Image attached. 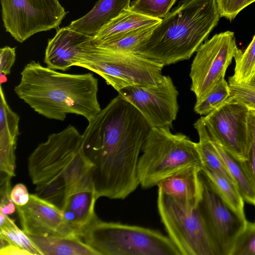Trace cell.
Wrapping results in <instances>:
<instances>
[{"instance_id":"32","label":"cell","mask_w":255,"mask_h":255,"mask_svg":"<svg viewBox=\"0 0 255 255\" xmlns=\"http://www.w3.org/2000/svg\"><path fill=\"white\" fill-rule=\"evenodd\" d=\"M255 0H216L221 17L230 21L237 14Z\"/></svg>"},{"instance_id":"7","label":"cell","mask_w":255,"mask_h":255,"mask_svg":"<svg viewBox=\"0 0 255 255\" xmlns=\"http://www.w3.org/2000/svg\"><path fill=\"white\" fill-rule=\"evenodd\" d=\"M74 66L102 77L118 92L132 86L156 85L162 79V64L132 52L115 51L92 42Z\"/></svg>"},{"instance_id":"22","label":"cell","mask_w":255,"mask_h":255,"mask_svg":"<svg viewBox=\"0 0 255 255\" xmlns=\"http://www.w3.org/2000/svg\"><path fill=\"white\" fill-rule=\"evenodd\" d=\"M161 20L125 9L119 16L102 27L93 37V42L99 44L117 34L155 25Z\"/></svg>"},{"instance_id":"4","label":"cell","mask_w":255,"mask_h":255,"mask_svg":"<svg viewBox=\"0 0 255 255\" xmlns=\"http://www.w3.org/2000/svg\"><path fill=\"white\" fill-rule=\"evenodd\" d=\"M221 17L216 0H184L156 24L133 53L164 66L188 60Z\"/></svg>"},{"instance_id":"26","label":"cell","mask_w":255,"mask_h":255,"mask_svg":"<svg viewBox=\"0 0 255 255\" xmlns=\"http://www.w3.org/2000/svg\"><path fill=\"white\" fill-rule=\"evenodd\" d=\"M234 59V73L229 79L240 83L252 81L255 77V34L244 51L238 49Z\"/></svg>"},{"instance_id":"37","label":"cell","mask_w":255,"mask_h":255,"mask_svg":"<svg viewBox=\"0 0 255 255\" xmlns=\"http://www.w3.org/2000/svg\"></svg>"},{"instance_id":"18","label":"cell","mask_w":255,"mask_h":255,"mask_svg":"<svg viewBox=\"0 0 255 255\" xmlns=\"http://www.w3.org/2000/svg\"><path fill=\"white\" fill-rule=\"evenodd\" d=\"M201 168L193 167L176 173L160 182L158 189L174 199L198 207L203 190Z\"/></svg>"},{"instance_id":"28","label":"cell","mask_w":255,"mask_h":255,"mask_svg":"<svg viewBox=\"0 0 255 255\" xmlns=\"http://www.w3.org/2000/svg\"><path fill=\"white\" fill-rule=\"evenodd\" d=\"M177 0H135L130 4L132 11L149 17L163 18Z\"/></svg>"},{"instance_id":"3","label":"cell","mask_w":255,"mask_h":255,"mask_svg":"<svg viewBox=\"0 0 255 255\" xmlns=\"http://www.w3.org/2000/svg\"><path fill=\"white\" fill-rule=\"evenodd\" d=\"M27 163L35 194L61 210L71 193L92 181L94 165L84 153L82 134L72 125L49 134Z\"/></svg>"},{"instance_id":"14","label":"cell","mask_w":255,"mask_h":255,"mask_svg":"<svg viewBox=\"0 0 255 255\" xmlns=\"http://www.w3.org/2000/svg\"><path fill=\"white\" fill-rule=\"evenodd\" d=\"M15 207L22 230L27 235H76L65 223L62 210L35 194H30L29 200L25 205Z\"/></svg>"},{"instance_id":"21","label":"cell","mask_w":255,"mask_h":255,"mask_svg":"<svg viewBox=\"0 0 255 255\" xmlns=\"http://www.w3.org/2000/svg\"><path fill=\"white\" fill-rule=\"evenodd\" d=\"M27 236L41 255H98L76 235Z\"/></svg>"},{"instance_id":"9","label":"cell","mask_w":255,"mask_h":255,"mask_svg":"<svg viewBox=\"0 0 255 255\" xmlns=\"http://www.w3.org/2000/svg\"><path fill=\"white\" fill-rule=\"evenodd\" d=\"M3 25L22 43L35 33L59 28L67 12L58 0H0Z\"/></svg>"},{"instance_id":"34","label":"cell","mask_w":255,"mask_h":255,"mask_svg":"<svg viewBox=\"0 0 255 255\" xmlns=\"http://www.w3.org/2000/svg\"><path fill=\"white\" fill-rule=\"evenodd\" d=\"M15 47L5 46L0 49V73L9 75L16 59Z\"/></svg>"},{"instance_id":"2","label":"cell","mask_w":255,"mask_h":255,"mask_svg":"<svg viewBox=\"0 0 255 255\" xmlns=\"http://www.w3.org/2000/svg\"><path fill=\"white\" fill-rule=\"evenodd\" d=\"M20 74L15 93L46 118L63 121L67 114H72L88 121L101 110L98 80L91 73H61L32 60Z\"/></svg>"},{"instance_id":"12","label":"cell","mask_w":255,"mask_h":255,"mask_svg":"<svg viewBox=\"0 0 255 255\" xmlns=\"http://www.w3.org/2000/svg\"><path fill=\"white\" fill-rule=\"evenodd\" d=\"M203 190L198 207L215 255H230L235 242L248 220L233 209L202 174Z\"/></svg>"},{"instance_id":"10","label":"cell","mask_w":255,"mask_h":255,"mask_svg":"<svg viewBox=\"0 0 255 255\" xmlns=\"http://www.w3.org/2000/svg\"><path fill=\"white\" fill-rule=\"evenodd\" d=\"M234 32L226 31L214 35L202 43L191 66L190 89L199 102L225 78L226 70L238 50Z\"/></svg>"},{"instance_id":"35","label":"cell","mask_w":255,"mask_h":255,"mask_svg":"<svg viewBox=\"0 0 255 255\" xmlns=\"http://www.w3.org/2000/svg\"><path fill=\"white\" fill-rule=\"evenodd\" d=\"M10 197L15 205L23 206L28 202L30 194L24 184L18 183L11 189Z\"/></svg>"},{"instance_id":"17","label":"cell","mask_w":255,"mask_h":255,"mask_svg":"<svg viewBox=\"0 0 255 255\" xmlns=\"http://www.w3.org/2000/svg\"><path fill=\"white\" fill-rule=\"evenodd\" d=\"M97 199L93 181L78 189L67 198L61 210L65 223L76 235L96 215L94 208Z\"/></svg>"},{"instance_id":"30","label":"cell","mask_w":255,"mask_h":255,"mask_svg":"<svg viewBox=\"0 0 255 255\" xmlns=\"http://www.w3.org/2000/svg\"><path fill=\"white\" fill-rule=\"evenodd\" d=\"M249 126L251 137L250 148L245 161H241L243 169L255 191V111L250 110Z\"/></svg>"},{"instance_id":"20","label":"cell","mask_w":255,"mask_h":255,"mask_svg":"<svg viewBox=\"0 0 255 255\" xmlns=\"http://www.w3.org/2000/svg\"><path fill=\"white\" fill-rule=\"evenodd\" d=\"M0 255H41L28 236L0 211Z\"/></svg>"},{"instance_id":"25","label":"cell","mask_w":255,"mask_h":255,"mask_svg":"<svg viewBox=\"0 0 255 255\" xmlns=\"http://www.w3.org/2000/svg\"><path fill=\"white\" fill-rule=\"evenodd\" d=\"M155 25L121 33L95 45L113 50L133 53L135 47L150 34Z\"/></svg>"},{"instance_id":"33","label":"cell","mask_w":255,"mask_h":255,"mask_svg":"<svg viewBox=\"0 0 255 255\" xmlns=\"http://www.w3.org/2000/svg\"><path fill=\"white\" fill-rule=\"evenodd\" d=\"M9 176H0V211L6 215L12 214L15 210V205L13 202L11 197L10 180Z\"/></svg>"},{"instance_id":"29","label":"cell","mask_w":255,"mask_h":255,"mask_svg":"<svg viewBox=\"0 0 255 255\" xmlns=\"http://www.w3.org/2000/svg\"><path fill=\"white\" fill-rule=\"evenodd\" d=\"M230 255H255V221H248L238 236Z\"/></svg>"},{"instance_id":"6","label":"cell","mask_w":255,"mask_h":255,"mask_svg":"<svg viewBox=\"0 0 255 255\" xmlns=\"http://www.w3.org/2000/svg\"><path fill=\"white\" fill-rule=\"evenodd\" d=\"M78 236L98 255H181L168 236L159 231L105 222L97 215Z\"/></svg>"},{"instance_id":"11","label":"cell","mask_w":255,"mask_h":255,"mask_svg":"<svg viewBox=\"0 0 255 255\" xmlns=\"http://www.w3.org/2000/svg\"><path fill=\"white\" fill-rule=\"evenodd\" d=\"M249 111L245 105L231 95L216 109L202 117L212 137L241 161L246 159L251 141Z\"/></svg>"},{"instance_id":"36","label":"cell","mask_w":255,"mask_h":255,"mask_svg":"<svg viewBox=\"0 0 255 255\" xmlns=\"http://www.w3.org/2000/svg\"><path fill=\"white\" fill-rule=\"evenodd\" d=\"M250 82H255V77L252 81H251Z\"/></svg>"},{"instance_id":"27","label":"cell","mask_w":255,"mask_h":255,"mask_svg":"<svg viewBox=\"0 0 255 255\" xmlns=\"http://www.w3.org/2000/svg\"><path fill=\"white\" fill-rule=\"evenodd\" d=\"M231 95L229 83L222 78L201 101L196 102L194 110L205 116L216 109Z\"/></svg>"},{"instance_id":"5","label":"cell","mask_w":255,"mask_h":255,"mask_svg":"<svg viewBox=\"0 0 255 255\" xmlns=\"http://www.w3.org/2000/svg\"><path fill=\"white\" fill-rule=\"evenodd\" d=\"M169 128H151L137 164L139 185L143 189L157 186L166 178L202 162L194 142Z\"/></svg>"},{"instance_id":"19","label":"cell","mask_w":255,"mask_h":255,"mask_svg":"<svg viewBox=\"0 0 255 255\" xmlns=\"http://www.w3.org/2000/svg\"><path fill=\"white\" fill-rule=\"evenodd\" d=\"M130 0H99L87 14L68 25L71 29L94 37L105 25L128 9Z\"/></svg>"},{"instance_id":"1","label":"cell","mask_w":255,"mask_h":255,"mask_svg":"<svg viewBox=\"0 0 255 255\" xmlns=\"http://www.w3.org/2000/svg\"><path fill=\"white\" fill-rule=\"evenodd\" d=\"M88 121L83 147L94 165L91 176L96 196L123 200L139 185L138 161L150 128L119 95Z\"/></svg>"},{"instance_id":"31","label":"cell","mask_w":255,"mask_h":255,"mask_svg":"<svg viewBox=\"0 0 255 255\" xmlns=\"http://www.w3.org/2000/svg\"><path fill=\"white\" fill-rule=\"evenodd\" d=\"M231 96L245 105L250 110L255 111V83H237L229 79Z\"/></svg>"},{"instance_id":"13","label":"cell","mask_w":255,"mask_h":255,"mask_svg":"<svg viewBox=\"0 0 255 255\" xmlns=\"http://www.w3.org/2000/svg\"><path fill=\"white\" fill-rule=\"evenodd\" d=\"M118 93L139 111L150 128L172 127L179 110L178 92L169 76L163 75L156 85L128 86Z\"/></svg>"},{"instance_id":"15","label":"cell","mask_w":255,"mask_h":255,"mask_svg":"<svg viewBox=\"0 0 255 255\" xmlns=\"http://www.w3.org/2000/svg\"><path fill=\"white\" fill-rule=\"evenodd\" d=\"M93 39L69 26L58 28L55 36L48 41L44 63L47 67L54 70H68L75 66Z\"/></svg>"},{"instance_id":"23","label":"cell","mask_w":255,"mask_h":255,"mask_svg":"<svg viewBox=\"0 0 255 255\" xmlns=\"http://www.w3.org/2000/svg\"><path fill=\"white\" fill-rule=\"evenodd\" d=\"M209 133L217 153L222 160L244 201L255 206V191L243 169L241 161L227 152L209 132Z\"/></svg>"},{"instance_id":"8","label":"cell","mask_w":255,"mask_h":255,"mask_svg":"<svg viewBox=\"0 0 255 255\" xmlns=\"http://www.w3.org/2000/svg\"><path fill=\"white\" fill-rule=\"evenodd\" d=\"M157 203L162 223L181 255H215L198 207L170 197L158 189Z\"/></svg>"},{"instance_id":"24","label":"cell","mask_w":255,"mask_h":255,"mask_svg":"<svg viewBox=\"0 0 255 255\" xmlns=\"http://www.w3.org/2000/svg\"><path fill=\"white\" fill-rule=\"evenodd\" d=\"M201 173L220 197L236 212L245 216L244 200L235 184L220 173L202 166Z\"/></svg>"},{"instance_id":"16","label":"cell","mask_w":255,"mask_h":255,"mask_svg":"<svg viewBox=\"0 0 255 255\" xmlns=\"http://www.w3.org/2000/svg\"><path fill=\"white\" fill-rule=\"evenodd\" d=\"M0 171L1 176H15L16 143L19 117L9 107L0 87Z\"/></svg>"}]
</instances>
